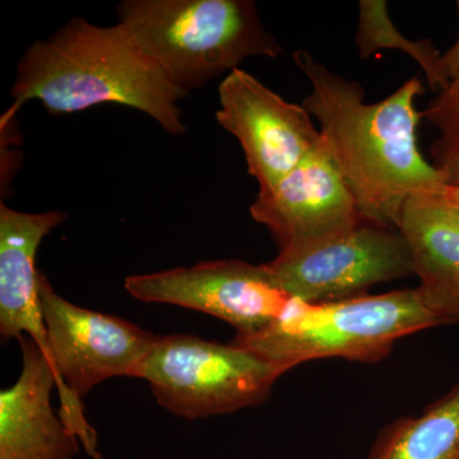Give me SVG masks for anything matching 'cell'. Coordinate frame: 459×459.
<instances>
[{"label":"cell","instance_id":"cell-18","mask_svg":"<svg viewBox=\"0 0 459 459\" xmlns=\"http://www.w3.org/2000/svg\"><path fill=\"white\" fill-rule=\"evenodd\" d=\"M444 195L457 210H459V186H446Z\"/></svg>","mask_w":459,"mask_h":459},{"label":"cell","instance_id":"cell-17","mask_svg":"<svg viewBox=\"0 0 459 459\" xmlns=\"http://www.w3.org/2000/svg\"><path fill=\"white\" fill-rule=\"evenodd\" d=\"M457 9L459 20V0ZM442 72L448 83L459 77V29L457 40L452 45L451 49L446 50L442 56Z\"/></svg>","mask_w":459,"mask_h":459},{"label":"cell","instance_id":"cell-1","mask_svg":"<svg viewBox=\"0 0 459 459\" xmlns=\"http://www.w3.org/2000/svg\"><path fill=\"white\" fill-rule=\"evenodd\" d=\"M294 62L312 86L303 107L319 123L362 220L398 229L410 198L446 190L442 174L420 152L422 113L416 100L424 84L419 77L382 101L368 104L360 84L334 74L309 51L296 50Z\"/></svg>","mask_w":459,"mask_h":459},{"label":"cell","instance_id":"cell-6","mask_svg":"<svg viewBox=\"0 0 459 459\" xmlns=\"http://www.w3.org/2000/svg\"><path fill=\"white\" fill-rule=\"evenodd\" d=\"M287 371L234 344L179 333L157 337L133 377L172 415L195 420L262 406Z\"/></svg>","mask_w":459,"mask_h":459},{"label":"cell","instance_id":"cell-3","mask_svg":"<svg viewBox=\"0 0 459 459\" xmlns=\"http://www.w3.org/2000/svg\"><path fill=\"white\" fill-rule=\"evenodd\" d=\"M444 325L416 289L309 304L292 298L279 318L231 344L287 370L322 359L377 364L402 338Z\"/></svg>","mask_w":459,"mask_h":459},{"label":"cell","instance_id":"cell-2","mask_svg":"<svg viewBox=\"0 0 459 459\" xmlns=\"http://www.w3.org/2000/svg\"><path fill=\"white\" fill-rule=\"evenodd\" d=\"M8 122L30 100L54 114L107 102L150 115L166 132L186 131L179 100L186 98L119 23L96 26L72 18L47 40L32 44L18 63Z\"/></svg>","mask_w":459,"mask_h":459},{"label":"cell","instance_id":"cell-15","mask_svg":"<svg viewBox=\"0 0 459 459\" xmlns=\"http://www.w3.org/2000/svg\"><path fill=\"white\" fill-rule=\"evenodd\" d=\"M356 44L361 57H369L380 49H397L409 54L424 69L429 86L442 91L448 81L442 72L440 51L429 40L411 41L392 23L386 3L382 0H361Z\"/></svg>","mask_w":459,"mask_h":459},{"label":"cell","instance_id":"cell-13","mask_svg":"<svg viewBox=\"0 0 459 459\" xmlns=\"http://www.w3.org/2000/svg\"><path fill=\"white\" fill-rule=\"evenodd\" d=\"M54 229L40 213L7 211L0 217V337L3 342L27 336L49 355L39 295L36 255Z\"/></svg>","mask_w":459,"mask_h":459},{"label":"cell","instance_id":"cell-11","mask_svg":"<svg viewBox=\"0 0 459 459\" xmlns=\"http://www.w3.org/2000/svg\"><path fill=\"white\" fill-rule=\"evenodd\" d=\"M22 370L0 392V459H74L81 444L51 406L56 377L31 338H18Z\"/></svg>","mask_w":459,"mask_h":459},{"label":"cell","instance_id":"cell-7","mask_svg":"<svg viewBox=\"0 0 459 459\" xmlns=\"http://www.w3.org/2000/svg\"><path fill=\"white\" fill-rule=\"evenodd\" d=\"M267 267L287 295L309 304L367 295L379 283L415 276L400 230L365 220L313 246L282 250Z\"/></svg>","mask_w":459,"mask_h":459},{"label":"cell","instance_id":"cell-14","mask_svg":"<svg viewBox=\"0 0 459 459\" xmlns=\"http://www.w3.org/2000/svg\"><path fill=\"white\" fill-rule=\"evenodd\" d=\"M364 459H459V380L421 412L380 429Z\"/></svg>","mask_w":459,"mask_h":459},{"label":"cell","instance_id":"cell-10","mask_svg":"<svg viewBox=\"0 0 459 459\" xmlns=\"http://www.w3.org/2000/svg\"><path fill=\"white\" fill-rule=\"evenodd\" d=\"M250 214L270 230L280 252L313 246L362 220L323 138L277 186L258 192Z\"/></svg>","mask_w":459,"mask_h":459},{"label":"cell","instance_id":"cell-4","mask_svg":"<svg viewBox=\"0 0 459 459\" xmlns=\"http://www.w3.org/2000/svg\"><path fill=\"white\" fill-rule=\"evenodd\" d=\"M117 23L184 96L250 56L283 54L250 0H124Z\"/></svg>","mask_w":459,"mask_h":459},{"label":"cell","instance_id":"cell-12","mask_svg":"<svg viewBox=\"0 0 459 459\" xmlns=\"http://www.w3.org/2000/svg\"><path fill=\"white\" fill-rule=\"evenodd\" d=\"M398 230L409 241L425 303L444 325H459V210L444 192L413 195Z\"/></svg>","mask_w":459,"mask_h":459},{"label":"cell","instance_id":"cell-9","mask_svg":"<svg viewBox=\"0 0 459 459\" xmlns=\"http://www.w3.org/2000/svg\"><path fill=\"white\" fill-rule=\"evenodd\" d=\"M219 95L217 122L240 142L259 192L277 186L322 140L303 105L287 102L243 69L229 74Z\"/></svg>","mask_w":459,"mask_h":459},{"label":"cell","instance_id":"cell-8","mask_svg":"<svg viewBox=\"0 0 459 459\" xmlns=\"http://www.w3.org/2000/svg\"><path fill=\"white\" fill-rule=\"evenodd\" d=\"M126 289L144 303L178 305L216 316L240 334L270 325L292 299L277 285L267 263L238 259L135 274L126 280Z\"/></svg>","mask_w":459,"mask_h":459},{"label":"cell","instance_id":"cell-5","mask_svg":"<svg viewBox=\"0 0 459 459\" xmlns=\"http://www.w3.org/2000/svg\"><path fill=\"white\" fill-rule=\"evenodd\" d=\"M39 295L60 416L91 459H104L98 434L84 415L82 397L110 377H134L159 336L128 320L72 304L42 273Z\"/></svg>","mask_w":459,"mask_h":459},{"label":"cell","instance_id":"cell-16","mask_svg":"<svg viewBox=\"0 0 459 459\" xmlns=\"http://www.w3.org/2000/svg\"><path fill=\"white\" fill-rule=\"evenodd\" d=\"M422 117L439 131L431 146L433 165L448 186H459V77L422 111Z\"/></svg>","mask_w":459,"mask_h":459}]
</instances>
